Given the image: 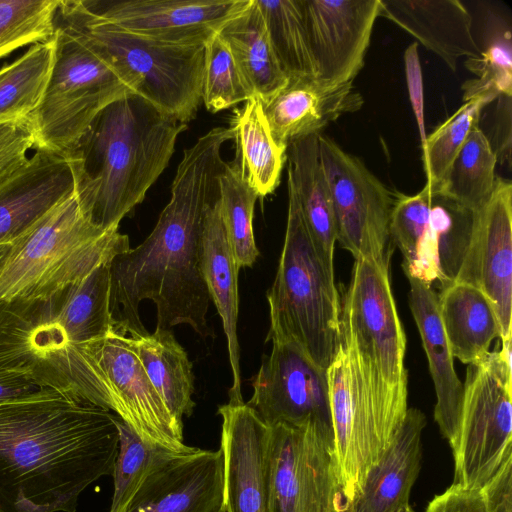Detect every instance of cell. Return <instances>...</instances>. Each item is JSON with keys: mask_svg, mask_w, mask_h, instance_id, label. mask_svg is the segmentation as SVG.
I'll use <instances>...</instances> for the list:
<instances>
[{"mask_svg": "<svg viewBox=\"0 0 512 512\" xmlns=\"http://www.w3.org/2000/svg\"><path fill=\"white\" fill-rule=\"evenodd\" d=\"M88 346L94 361L96 406L113 412L149 443L177 453L196 448L184 443L183 425L152 386L128 335L112 329Z\"/></svg>", "mask_w": 512, "mask_h": 512, "instance_id": "9a60e30c", "label": "cell"}, {"mask_svg": "<svg viewBox=\"0 0 512 512\" xmlns=\"http://www.w3.org/2000/svg\"><path fill=\"white\" fill-rule=\"evenodd\" d=\"M119 450L113 469L114 490L108 512H124L146 476L177 452L143 440L117 416Z\"/></svg>", "mask_w": 512, "mask_h": 512, "instance_id": "8d00e7d4", "label": "cell"}, {"mask_svg": "<svg viewBox=\"0 0 512 512\" xmlns=\"http://www.w3.org/2000/svg\"><path fill=\"white\" fill-rule=\"evenodd\" d=\"M234 139L231 127H216L183 152L171 198L149 236L109 263L113 330L135 337L147 333L139 305H156V329L187 324L213 336L206 315L210 297L201 269V240L208 209L219 199L226 164L221 148Z\"/></svg>", "mask_w": 512, "mask_h": 512, "instance_id": "6da1fadb", "label": "cell"}, {"mask_svg": "<svg viewBox=\"0 0 512 512\" xmlns=\"http://www.w3.org/2000/svg\"><path fill=\"white\" fill-rule=\"evenodd\" d=\"M497 163L488 136L477 126L469 133L436 190L477 211L493 192L498 177Z\"/></svg>", "mask_w": 512, "mask_h": 512, "instance_id": "836d02e7", "label": "cell"}, {"mask_svg": "<svg viewBox=\"0 0 512 512\" xmlns=\"http://www.w3.org/2000/svg\"><path fill=\"white\" fill-rule=\"evenodd\" d=\"M268 512H337L344 501L333 429L269 426Z\"/></svg>", "mask_w": 512, "mask_h": 512, "instance_id": "7c38bea8", "label": "cell"}, {"mask_svg": "<svg viewBox=\"0 0 512 512\" xmlns=\"http://www.w3.org/2000/svg\"><path fill=\"white\" fill-rule=\"evenodd\" d=\"M55 26L98 46L136 81V93L186 124L202 101L205 45L162 42L127 32L85 0L59 1Z\"/></svg>", "mask_w": 512, "mask_h": 512, "instance_id": "52a82bcc", "label": "cell"}, {"mask_svg": "<svg viewBox=\"0 0 512 512\" xmlns=\"http://www.w3.org/2000/svg\"><path fill=\"white\" fill-rule=\"evenodd\" d=\"M405 71L407 85L410 94L412 107L417 118L421 141L424 142L426 135L424 131V115H423V89L421 68L418 57L417 43H412L407 47L404 54Z\"/></svg>", "mask_w": 512, "mask_h": 512, "instance_id": "bcb514c9", "label": "cell"}, {"mask_svg": "<svg viewBox=\"0 0 512 512\" xmlns=\"http://www.w3.org/2000/svg\"><path fill=\"white\" fill-rule=\"evenodd\" d=\"M395 512H415V511H414V510H413V508L408 504V505H406V506H404V507H402V508L398 509V510H397V511H395Z\"/></svg>", "mask_w": 512, "mask_h": 512, "instance_id": "f907efd6", "label": "cell"}, {"mask_svg": "<svg viewBox=\"0 0 512 512\" xmlns=\"http://www.w3.org/2000/svg\"><path fill=\"white\" fill-rule=\"evenodd\" d=\"M42 389L20 373L0 370V403L26 397Z\"/></svg>", "mask_w": 512, "mask_h": 512, "instance_id": "7dc6e473", "label": "cell"}, {"mask_svg": "<svg viewBox=\"0 0 512 512\" xmlns=\"http://www.w3.org/2000/svg\"><path fill=\"white\" fill-rule=\"evenodd\" d=\"M117 416L57 391L0 403V512H75L81 494L112 475Z\"/></svg>", "mask_w": 512, "mask_h": 512, "instance_id": "7a4b0ae2", "label": "cell"}, {"mask_svg": "<svg viewBox=\"0 0 512 512\" xmlns=\"http://www.w3.org/2000/svg\"><path fill=\"white\" fill-rule=\"evenodd\" d=\"M284 245L273 285L267 293L270 330L267 341L295 343L320 368L327 370L341 338L340 296L334 276L321 263L292 186Z\"/></svg>", "mask_w": 512, "mask_h": 512, "instance_id": "8992f818", "label": "cell"}, {"mask_svg": "<svg viewBox=\"0 0 512 512\" xmlns=\"http://www.w3.org/2000/svg\"><path fill=\"white\" fill-rule=\"evenodd\" d=\"M240 155V171L258 197L272 193L279 184L287 147L272 136L261 101L253 97L237 109L230 126Z\"/></svg>", "mask_w": 512, "mask_h": 512, "instance_id": "1f68e13d", "label": "cell"}, {"mask_svg": "<svg viewBox=\"0 0 512 512\" xmlns=\"http://www.w3.org/2000/svg\"><path fill=\"white\" fill-rule=\"evenodd\" d=\"M59 0H0V59L55 34Z\"/></svg>", "mask_w": 512, "mask_h": 512, "instance_id": "f35d334b", "label": "cell"}, {"mask_svg": "<svg viewBox=\"0 0 512 512\" xmlns=\"http://www.w3.org/2000/svg\"><path fill=\"white\" fill-rule=\"evenodd\" d=\"M247 404L268 425L316 424L333 429L327 370L312 362L293 342L272 339Z\"/></svg>", "mask_w": 512, "mask_h": 512, "instance_id": "2e32d148", "label": "cell"}, {"mask_svg": "<svg viewBox=\"0 0 512 512\" xmlns=\"http://www.w3.org/2000/svg\"><path fill=\"white\" fill-rule=\"evenodd\" d=\"M55 38L32 45L0 69V123L28 119L45 94L55 59Z\"/></svg>", "mask_w": 512, "mask_h": 512, "instance_id": "d6a6232c", "label": "cell"}, {"mask_svg": "<svg viewBox=\"0 0 512 512\" xmlns=\"http://www.w3.org/2000/svg\"><path fill=\"white\" fill-rule=\"evenodd\" d=\"M187 124L166 115L137 93L106 106L68 154L74 191L86 218L105 231L145 198L167 167Z\"/></svg>", "mask_w": 512, "mask_h": 512, "instance_id": "277c9868", "label": "cell"}, {"mask_svg": "<svg viewBox=\"0 0 512 512\" xmlns=\"http://www.w3.org/2000/svg\"><path fill=\"white\" fill-rule=\"evenodd\" d=\"M337 512H350L349 503L345 499Z\"/></svg>", "mask_w": 512, "mask_h": 512, "instance_id": "681fc988", "label": "cell"}, {"mask_svg": "<svg viewBox=\"0 0 512 512\" xmlns=\"http://www.w3.org/2000/svg\"><path fill=\"white\" fill-rule=\"evenodd\" d=\"M35 149V137L28 119L0 123V180L12 174Z\"/></svg>", "mask_w": 512, "mask_h": 512, "instance_id": "b9f144b4", "label": "cell"}, {"mask_svg": "<svg viewBox=\"0 0 512 512\" xmlns=\"http://www.w3.org/2000/svg\"><path fill=\"white\" fill-rule=\"evenodd\" d=\"M480 491L487 512H512V455Z\"/></svg>", "mask_w": 512, "mask_h": 512, "instance_id": "f6af8a7d", "label": "cell"}, {"mask_svg": "<svg viewBox=\"0 0 512 512\" xmlns=\"http://www.w3.org/2000/svg\"><path fill=\"white\" fill-rule=\"evenodd\" d=\"M408 303L418 327L436 392L434 418L452 451L456 448L464 386L454 369L438 311V293L430 285L408 278Z\"/></svg>", "mask_w": 512, "mask_h": 512, "instance_id": "cb8c5ba5", "label": "cell"}, {"mask_svg": "<svg viewBox=\"0 0 512 512\" xmlns=\"http://www.w3.org/2000/svg\"><path fill=\"white\" fill-rule=\"evenodd\" d=\"M218 201L206 213L201 240V269L210 300L221 317L227 339L233 377L229 402L241 403L244 401L241 394L240 349L237 336L239 268L226 238Z\"/></svg>", "mask_w": 512, "mask_h": 512, "instance_id": "4316f807", "label": "cell"}, {"mask_svg": "<svg viewBox=\"0 0 512 512\" xmlns=\"http://www.w3.org/2000/svg\"><path fill=\"white\" fill-rule=\"evenodd\" d=\"M363 103L353 83L330 86L315 77H289L262 106L273 138L288 147L293 141L320 134L339 117L358 111Z\"/></svg>", "mask_w": 512, "mask_h": 512, "instance_id": "603a6c76", "label": "cell"}, {"mask_svg": "<svg viewBox=\"0 0 512 512\" xmlns=\"http://www.w3.org/2000/svg\"><path fill=\"white\" fill-rule=\"evenodd\" d=\"M496 100L479 96L465 101L450 117L426 136L422 143L423 165L427 182L436 190L469 133L479 126L483 109Z\"/></svg>", "mask_w": 512, "mask_h": 512, "instance_id": "74e56055", "label": "cell"}, {"mask_svg": "<svg viewBox=\"0 0 512 512\" xmlns=\"http://www.w3.org/2000/svg\"><path fill=\"white\" fill-rule=\"evenodd\" d=\"M223 502L221 449L195 448L154 468L124 512H219Z\"/></svg>", "mask_w": 512, "mask_h": 512, "instance_id": "44dd1931", "label": "cell"}, {"mask_svg": "<svg viewBox=\"0 0 512 512\" xmlns=\"http://www.w3.org/2000/svg\"><path fill=\"white\" fill-rule=\"evenodd\" d=\"M467 69L477 78L462 86L463 100L479 96H512V54L510 31H503L490 40L480 55L467 58Z\"/></svg>", "mask_w": 512, "mask_h": 512, "instance_id": "60d3db41", "label": "cell"}, {"mask_svg": "<svg viewBox=\"0 0 512 512\" xmlns=\"http://www.w3.org/2000/svg\"><path fill=\"white\" fill-rule=\"evenodd\" d=\"M438 311L453 358L470 364L484 357L500 326L487 297L472 285L454 282L438 293Z\"/></svg>", "mask_w": 512, "mask_h": 512, "instance_id": "f1b7e54d", "label": "cell"}, {"mask_svg": "<svg viewBox=\"0 0 512 512\" xmlns=\"http://www.w3.org/2000/svg\"><path fill=\"white\" fill-rule=\"evenodd\" d=\"M380 15L412 35L453 71L458 60L480 55L472 17L458 0H380Z\"/></svg>", "mask_w": 512, "mask_h": 512, "instance_id": "d4e9b609", "label": "cell"}, {"mask_svg": "<svg viewBox=\"0 0 512 512\" xmlns=\"http://www.w3.org/2000/svg\"><path fill=\"white\" fill-rule=\"evenodd\" d=\"M10 249H11V244L0 245V271L6 261V258L9 254Z\"/></svg>", "mask_w": 512, "mask_h": 512, "instance_id": "c3c4849f", "label": "cell"}, {"mask_svg": "<svg viewBox=\"0 0 512 512\" xmlns=\"http://www.w3.org/2000/svg\"><path fill=\"white\" fill-rule=\"evenodd\" d=\"M219 512H226L224 509V506L221 508V510Z\"/></svg>", "mask_w": 512, "mask_h": 512, "instance_id": "816d5d0a", "label": "cell"}, {"mask_svg": "<svg viewBox=\"0 0 512 512\" xmlns=\"http://www.w3.org/2000/svg\"><path fill=\"white\" fill-rule=\"evenodd\" d=\"M252 0L88 1L87 6L119 28L162 42L205 45Z\"/></svg>", "mask_w": 512, "mask_h": 512, "instance_id": "d6986e66", "label": "cell"}, {"mask_svg": "<svg viewBox=\"0 0 512 512\" xmlns=\"http://www.w3.org/2000/svg\"><path fill=\"white\" fill-rule=\"evenodd\" d=\"M316 79L353 83L364 66L380 0H299Z\"/></svg>", "mask_w": 512, "mask_h": 512, "instance_id": "e0dca14e", "label": "cell"}, {"mask_svg": "<svg viewBox=\"0 0 512 512\" xmlns=\"http://www.w3.org/2000/svg\"><path fill=\"white\" fill-rule=\"evenodd\" d=\"M512 96L500 95L497 98L493 135L490 144L497 157V162L511 166L512 144Z\"/></svg>", "mask_w": 512, "mask_h": 512, "instance_id": "ee69618b", "label": "cell"}, {"mask_svg": "<svg viewBox=\"0 0 512 512\" xmlns=\"http://www.w3.org/2000/svg\"><path fill=\"white\" fill-rule=\"evenodd\" d=\"M475 211L425 185L415 195L394 193L390 236L407 278L441 289L453 284L470 245Z\"/></svg>", "mask_w": 512, "mask_h": 512, "instance_id": "8fae6325", "label": "cell"}, {"mask_svg": "<svg viewBox=\"0 0 512 512\" xmlns=\"http://www.w3.org/2000/svg\"><path fill=\"white\" fill-rule=\"evenodd\" d=\"M129 342L168 411L183 425V417L190 416L195 407L194 375L186 351L171 330L129 336Z\"/></svg>", "mask_w": 512, "mask_h": 512, "instance_id": "4dcf8cb0", "label": "cell"}, {"mask_svg": "<svg viewBox=\"0 0 512 512\" xmlns=\"http://www.w3.org/2000/svg\"><path fill=\"white\" fill-rule=\"evenodd\" d=\"M318 144L333 199L336 241L355 259L367 260L389 272L394 193L360 158L328 136L318 134Z\"/></svg>", "mask_w": 512, "mask_h": 512, "instance_id": "4fadbf2b", "label": "cell"}, {"mask_svg": "<svg viewBox=\"0 0 512 512\" xmlns=\"http://www.w3.org/2000/svg\"><path fill=\"white\" fill-rule=\"evenodd\" d=\"M226 512H268L269 426L247 403L221 405Z\"/></svg>", "mask_w": 512, "mask_h": 512, "instance_id": "ffe728a7", "label": "cell"}, {"mask_svg": "<svg viewBox=\"0 0 512 512\" xmlns=\"http://www.w3.org/2000/svg\"><path fill=\"white\" fill-rule=\"evenodd\" d=\"M340 330L341 338L355 351L380 416L391 428L399 429L408 410L406 336L389 272L355 259L349 285L340 298Z\"/></svg>", "mask_w": 512, "mask_h": 512, "instance_id": "ba28073f", "label": "cell"}, {"mask_svg": "<svg viewBox=\"0 0 512 512\" xmlns=\"http://www.w3.org/2000/svg\"><path fill=\"white\" fill-rule=\"evenodd\" d=\"M219 211L227 241L238 268L252 267L259 250L253 230L257 193L238 166L226 163L219 176Z\"/></svg>", "mask_w": 512, "mask_h": 512, "instance_id": "e575fe53", "label": "cell"}, {"mask_svg": "<svg viewBox=\"0 0 512 512\" xmlns=\"http://www.w3.org/2000/svg\"><path fill=\"white\" fill-rule=\"evenodd\" d=\"M129 249L127 235L86 218L73 191L11 244L0 271V301L46 297Z\"/></svg>", "mask_w": 512, "mask_h": 512, "instance_id": "5b68a950", "label": "cell"}, {"mask_svg": "<svg viewBox=\"0 0 512 512\" xmlns=\"http://www.w3.org/2000/svg\"><path fill=\"white\" fill-rule=\"evenodd\" d=\"M75 188L67 157L36 150L0 180V245L12 244Z\"/></svg>", "mask_w": 512, "mask_h": 512, "instance_id": "7402d4cb", "label": "cell"}, {"mask_svg": "<svg viewBox=\"0 0 512 512\" xmlns=\"http://www.w3.org/2000/svg\"><path fill=\"white\" fill-rule=\"evenodd\" d=\"M218 34L228 44L253 97L262 104L286 85L289 77L276 57L256 0L227 22Z\"/></svg>", "mask_w": 512, "mask_h": 512, "instance_id": "f546056e", "label": "cell"}, {"mask_svg": "<svg viewBox=\"0 0 512 512\" xmlns=\"http://www.w3.org/2000/svg\"><path fill=\"white\" fill-rule=\"evenodd\" d=\"M51 76L28 118L35 150L70 154L97 115L110 103L136 93V81L95 44L55 26Z\"/></svg>", "mask_w": 512, "mask_h": 512, "instance_id": "9c48e42d", "label": "cell"}, {"mask_svg": "<svg viewBox=\"0 0 512 512\" xmlns=\"http://www.w3.org/2000/svg\"><path fill=\"white\" fill-rule=\"evenodd\" d=\"M112 329L110 270L103 264L46 297L0 301V370L94 405L88 342Z\"/></svg>", "mask_w": 512, "mask_h": 512, "instance_id": "3957f363", "label": "cell"}, {"mask_svg": "<svg viewBox=\"0 0 512 512\" xmlns=\"http://www.w3.org/2000/svg\"><path fill=\"white\" fill-rule=\"evenodd\" d=\"M327 379L335 457L344 498L351 503L398 431L380 416L355 351L343 338L327 369Z\"/></svg>", "mask_w": 512, "mask_h": 512, "instance_id": "5bb4252c", "label": "cell"}, {"mask_svg": "<svg viewBox=\"0 0 512 512\" xmlns=\"http://www.w3.org/2000/svg\"><path fill=\"white\" fill-rule=\"evenodd\" d=\"M426 512H487L482 493L453 483L443 493L435 496Z\"/></svg>", "mask_w": 512, "mask_h": 512, "instance_id": "7bdbcfd3", "label": "cell"}, {"mask_svg": "<svg viewBox=\"0 0 512 512\" xmlns=\"http://www.w3.org/2000/svg\"><path fill=\"white\" fill-rule=\"evenodd\" d=\"M251 98L228 44L216 33L205 43L202 101L216 113Z\"/></svg>", "mask_w": 512, "mask_h": 512, "instance_id": "ab89813d", "label": "cell"}, {"mask_svg": "<svg viewBox=\"0 0 512 512\" xmlns=\"http://www.w3.org/2000/svg\"><path fill=\"white\" fill-rule=\"evenodd\" d=\"M425 425V415L419 409L408 408L391 445L370 469L360 492L349 503L350 512H395L409 504L420 470Z\"/></svg>", "mask_w": 512, "mask_h": 512, "instance_id": "484cf974", "label": "cell"}, {"mask_svg": "<svg viewBox=\"0 0 512 512\" xmlns=\"http://www.w3.org/2000/svg\"><path fill=\"white\" fill-rule=\"evenodd\" d=\"M288 180L297 197L315 251L334 276L336 220L331 190L323 170L318 135L290 143L286 151Z\"/></svg>", "mask_w": 512, "mask_h": 512, "instance_id": "83f0119b", "label": "cell"}, {"mask_svg": "<svg viewBox=\"0 0 512 512\" xmlns=\"http://www.w3.org/2000/svg\"><path fill=\"white\" fill-rule=\"evenodd\" d=\"M511 339L468 364L454 483L480 490L512 455Z\"/></svg>", "mask_w": 512, "mask_h": 512, "instance_id": "30bf717a", "label": "cell"}, {"mask_svg": "<svg viewBox=\"0 0 512 512\" xmlns=\"http://www.w3.org/2000/svg\"><path fill=\"white\" fill-rule=\"evenodd\" d=\"M288 77H316L299 0H256Z\"/></svg>", "mask_w": 512, "mask_h": 512, "instance_id": "d590c367", "label": "cell"}, {"mask_svg": "<svg viewBox=\"0 0 512 512\" xmlns=\"http://www.w3.org/2000/svg\"><path fill=\"white\" fill-rule=\"evenodd\" d=\"M455 282L479 289L490 301L500 340L512 338V183L497 177L487 202L475 211L469 248Z\"/></svg>", "mask_w": 512, "mask_h": 512, "instance_id": "ac0fdd59", "label": "cell"}]
</instances>
